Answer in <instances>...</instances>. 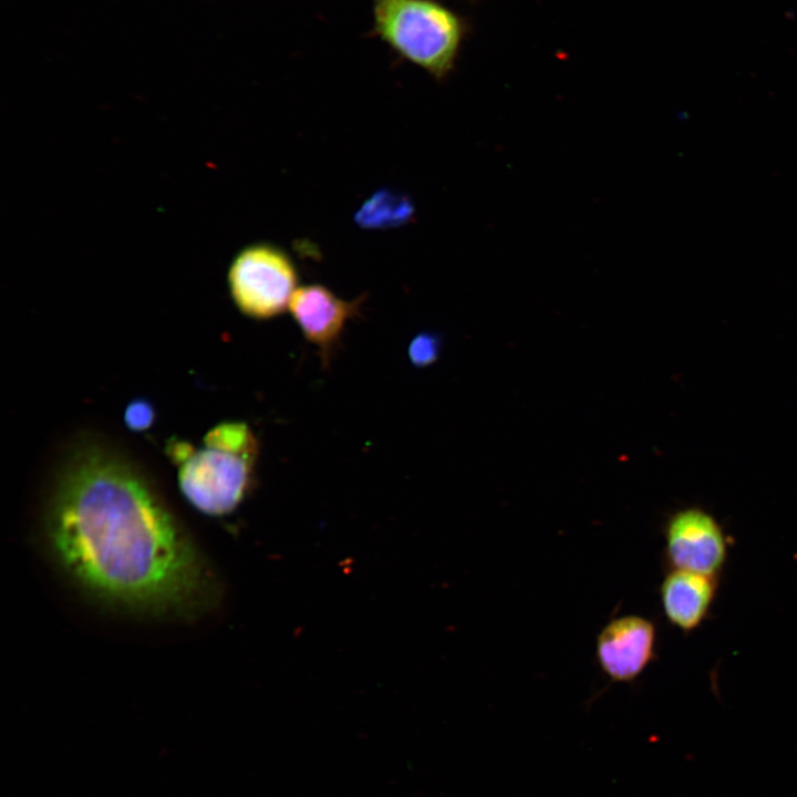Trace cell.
Here are the masks:
<instances>
[{"instance_id": "obj_1", "label": "cell", "mask_w": 797, "mask_h": 797, "mask_svg": "<svg viewBox=\"0 0 797 797\" xmlns=\"http://www.w3.org/2000/svg\"><path fill=\"white\" fill-rule=\"evenodd\" d=\"M48 547L62 572L106 605L189 617L215 598L199 551L142 474L95 445L60 472L45 515Z\"/></svg>"}, {"instance_id": "obj_2", "label": "cell", "mask_w": 797, "mask_h": 797, "mask_svg": "<svg viewBox=\"0 0 797 797\" xmlns=\"http://www.w3.org/2000/svg\"><path fill=\"white\" fill-rule=\"evenodd\" d=\"M167 452L178 467L187 501L206 515L224 516L237 508L251 486L259 444L248 424L229 421L213 427L201 447L175 441Z\"/></svg>"}, {"instance_id": "obj_3", "label": "cell", "mask_w": 797, "mask_h": 797, "mask_svg": "<svg viewBox=\"0 0 797 797\" xmlns=\"http://www.w3.org/2000/svg\"><path fill=\"white\" fill-rule=\"evenodd\" d=\"M371 37L437 81L455 69L469 20L439 0H372Z\"/></svg>"}, {"instance_id": "obj_4", "label": "cell", "mask_w": 797, "mask_h": 797, "mask_svg": "<svg viewBox=\"0 0 797 797\" xmlns=\"http://www.w3.org/2000/svg\"><path fill=\"white\" fill-rule=\"evenodd\" d=\"M238 310L255 320H269L289 310L299 275L291 256L266 241L250 244L234 257L228 275Z\"/></svg>"}, {"instance_id": "obj_5", "label": "cell", "mask_w": 797, "mask_h": 797, "mask_svg": "<svg viewBox=\"0 0 797 797\" xmlns=\"http://www.w3.org/2000/svg\"><path fill=\"white\" fill-rule=\"evenodd\" d=\"M666 570H686L720 578L728 559L729 540L724 527L707 510L687 506L665 521Z\"/></svg>"}, {"instance_id": "obj_6", "label": "cell", "mask_w": 797, "mask_h": 797, "mask_svg": "<svg viewBox=\"0 0 797 797\" xmlns=\"http://www.w3.org/2000/svg\"><path fill=\"white\" fill-rule=\"evenodd\" d=\"M658 628L645 617L625 614L610 620L596 640V658L612 682L635 681L655 660Z\"/></svg>"}, {"instance_id": "obj_7", "label": "cell", "mask_w": 797, "mask_h": 797, "mask_svg": "<svg viewBox=\"0 0 797 797\" xmlns=\"http://www.w3.org/2000/svg\"><path fill=\"white\" fill-rule=\"evenodd\" d=\"M363 301V296L345 300L323 284L311 283L298 287L289 311L303 337L319 350L323 363H327L346 323L359 314Z\"/></svg>"}, {"instance_id": "obj_8", "label": "cell", "mask_w": 797, "mask_h": 797, "mask_svg": "<svg viewBox=\"0 0 797 797\" xmlns=\"http://www.w3.org/2000/svg\"><path fill=\"white\" fill-rule=\"evenodd\" d=\"M718 584L716 577L667 570L660 584V601L666 621L684 634L700 629L712 611Z\"/></svg>"}, {"instance_id": "obj_9", "label": "cell", "mask_w": 797, "mask_h": 797, "mask_svg": "<svg viewBox=\"0 0 797 797\" xmlns=\"http://www.w3.org/2000/svg\"><path fill=\"white\" fill-rule=\"evenodd\" d=\"M413 214L407 197L391 190L374 193L355 214V221L364 228H389L405 224Z\"/></svg>"}, {"instance_id": "obj_10", "label": "cell", "mask_w": 797, "mask_h": 797, "mask_svg": "<svg viewBox=\"0 0 797 797\" xmlns=\"http://www.w3.org/2000/svg\"><path fill=\"white\" fill-rule=\"evenodd\" d=\"M443 339L434 331L424 330L410 342L407 355L415 368H427L434 364L442 352Z\"/></svg>"}, {"instance_id": "obj_11", "label": "cell", "mask_w": 797, "mask_h": 797, "mask_svg": "<svg viewBox=\"0 0 797 797\" xmlns=\"http://www.w3.org/2000/svg\"><path fill=\"white\" fill-rule=\"evenodd\" d=\"M155 420V410L153 405L144 400L137 398L132 401L125 408V425L133 432H144L148 429Z\"/></svg>"}, {"instance_id": "obj_12", "label": "cell", "mask_w": 797, "mask_h": 797, "mask_svg": "<svg viewBox=\"0 0 797 797\" xmlns=\"http://www.w3.org/2000/svg\"><path fill=\"white\" fill-rule=\"evenodd\" d=\"M468 1H469V2H476V1H478V0H468Z\"/></svg>"}]
</instances>
